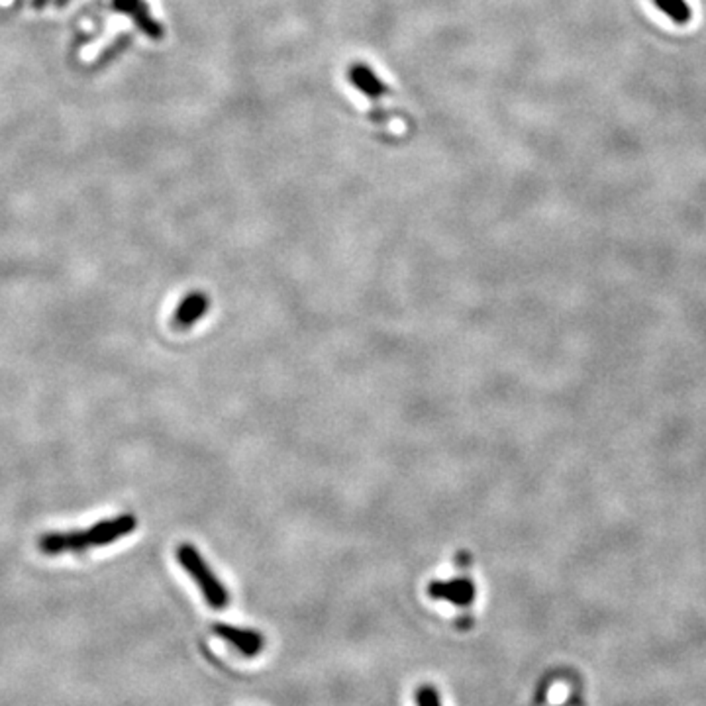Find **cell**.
Listing matches in <instances>:
<instances>
[{"mask_svg":"<svg viewBox=\"0 0 706 706\" xmlns=\"http://www.w3.org/2000/svg\"><path fill=\"white\" fill-rule=\"evenodd\" d=\"M214 632L224 638L228 644L240 649L244 656H257L264 649V636L255 630H242L228 624H216Z\"/></svg>","mask_w":706,"mask_h":706,"instance_id":"6","label":"cell"},{"mask_svg":"<svg viewBox=\"0 0 706 706\" xmlns=\"http://www.w3.org/2000/svg\"><path fill=\"white\" fill-rule=\"evenodd\" d=\"M210 299L206 292L192 290L187 297L181 300V304L175 310V317H173V326L177 330H189L191 326L197 324L206 312H209Z\"/></svg>","mask_w":706,"mask_h":706,"instance_id":"5","label":"cell"},{"mask_svg":"<svg viewBox=\"0 0 706 706\" xmlns=\"http://www.w3.org/2000/svg\"><path fill=\"white\" fill-rule=\"evenodd\" d=\"M138 528V520L134 514H121L114 518H106L96 523L86 530V536H89L91 546H108L114 544L121 538H126L132 534Z\"/></svg>","mask_w":706,"mask_h":706,"instance_id":"2","label":"cell"},{"mask_svg":"<svg viewBox=\"0 0 706 706\" xmlns=\"http://www.w3.org/2000/svg\"><path fill=\"white\" fill-rule=\"evenodd\" d=\"M177 559L183 565V569L187 571L194 579V583L199 585L206 603H209L212 608H224L228 603H230V594H228L226 586L212 573L209 563L202 559L197 548L191 544H181L177 548Z\"/></svg>","mask_w":706,"mask_h":706,"instance_id":"1","label":"cell"},{"mask_svg":"<svg viewBox=\"0 0 706 706\" xmlns=\"http://www.w3.org/2000/svg\"><path fill=\"white\" fill-rule=\"evenodd\" d=\"M350 83L371 101H379L389 93V86L363 63H355L350 69Z\"/></svg>","mask_w":706,"mask_h":706,"instance_id":"7","label":"cell"},{"mask_svg":"<svg viewBox=\"0 0 706 706\" xmlns=\"http://www.w3.org/2000/svg\"><path fill=\"white\" fill-rule=\"evenodd\" d=\"M416 701H418V706H442V702H440V697H438L436 689L430 687V685H426V687H420V689H418Z\"/></svg>","mask_w":706,"mask_h":706,"instance_id":"9","label":"cell"},{"mask_svg":"<svg viewBox=\"0 0 706 706\" xmlns=\"http://www.w3.org/2000/svg\"><path fill=\"white\" fill-rule=\"evenodd\" d=\"M432 599L448 601L451 604L465 606L471 604L475 599V585L469 579H450V581H433L428 586Z\"/></svg>","mask_w":706,"mask_h":706,"instance_id":"4","label":"cell"},{"mask_svg":"<svg viewBox=\"0 0 706 706\" xmlns=\"http://www.w3.org/2000/svg\"><path fill=\"white\" fill-rule=\"evenodd\" d=\"M38 548L46 556H61V553H79L91 548L86 530H71V532H49L43 534L38 541Z\"/></svg>","mask_w":706,"mask_h":706,"instance_id":"3","label":"cell"},{"mask_svg":"<svg viewBox=\"0 0 706 706\" xmlns=\"http://www.w3.org/2000/svg\"><path fill=\"white\" fill-rule=\"evenodd\" d=\"M654 4L675 24L685 26L693 20V10L687 0H654Z\"/></svg>","mask_w":706,"mask_h":706,"instance_id":"8","label":"cell"}]
</instances>
